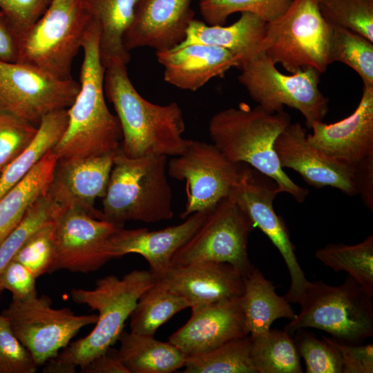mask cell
Listing matches in <instances>:
<instances>
[{"label":"cell","mask_w":373,"mask_h":373,"mask_svg":"<svg viewBox=\"0 0 373 373\" xmlns=\"http://www.w3.org/2000/svg\"><path fill=\"white\" fill-rule=\"evenodd\" d=\"M100 27L93 21L83 41L84 59L79 93L68 108L66 128L52 149L58 160H73L115 153L122 139L117 116L104 98V75L99 53Z\"/></svg>","instance_id":"obj_1"},{"label":"cell","mask_w":373,"mask_h":373,"mask_svg":"<svg viewBox=\"0 0 373 373\" xmlns=\"http://www.w3.org/2000/svg\"><path fill=\"white\" fill-rule=\"evenodd\" d=\"M104 93L116 111L122 134L119 149L126 156L174 157L191 144L192 140L182 136L185 124L179 105H159L145 99L130 80L126 64L112 61L106 67Z\"/></svg>","instance_id":"obj_2"},{"label":"cell","mask_w":373,"mask_h":373,"mask_svg":"<svg viewBox=\"0 0 373 373\" xmlns=\"http://www.w3.org/2000/svg\"><path fill=\"white\" fill-rule=\"evenodd\" d=\"M291 123L283 111L271 113L260 106L242 102L219 111L209 123L213 144L231 162L248 164L273 179L280 193L303 202L309 190L295 183L283 171L274 149L278 136Z\"/></svg>","instance_id":"obj_3"},{"label":"cell","mask_w":373,"mask_h":373,"mask_svg":"<svg viewBox=\"0 0 373 373\" xmlns=\"http://www.w3.org/2000/svg\"><path fill=\"white\" fill-rule=\"evenodd\" d=\"M149 270H133L122 278L108 275L97 280L93 289L74 288L72 300L98 312L94 329L85 337L69 343L43 368L45 373H74L118 341L124 323L140 296L155 283Z\"/></svg>","instance_id":"obj_4"},{"label":"cell","mask_w":373,"mask_h":373,"mask_svg":"<svg viewBox=\"0 0 373 373\" xmlns=\"http://www.w3.org/2000/svg\"><path fill=\"white\" fill-rule=\"evenodd\" d=\"M167 162L163 155L128 157L119 148L102 198V220L123 228L131 220L157 222L171 219L173 196Z\"/></svg>","instance_id":"obj_5"},{"label":"cell","mask_w":373,"mask_h":373,"mask_svg":"<svg viewBox=\"0 0 373 373\" xmlns=\"http://www.w3.org/2000/svg\"><path fill=\"white\" fill-rule=\"evenodd\" d=\"M298 303L300 312L284 329L291 335L314 328L347 344L373 336L372 296L349 276L339 285L309 281Z\"/></svg>","instance_id":"obj_6"},{"label":"cell","mask_w":373,"mask_h":373,"mask_svg":"<svg viewBox=\"0 0 373 373\" xmlns=\"http://www.w3.org/2000/svg\"><path fill=\"white\" fill-rule=\"evenodd\" d=\"M93 19L85 0H52L19 38L17 62L59 80L71 77L72 63Z\"/></svg>","instance_id":"obj_7"},{"label":"cell","mask_w":373,"mask_h":373,"mask_svg":"<svg viewBox=\"0 0 373 373\" xmlns=\"http://www.w3.org/2000/svg\"><path fill=\"white\" fill-rule=\"evenodd\" d=\"M331 34L318 0H292L284 14L267 23L261 51L291 73L312 68L322 74L330 64Z\"/></svg>","instance_id":"obj_8"},{"label":"cell","mask_w":373,"mask_h":373,"mask_svg":"<svg viewBox=\"0 0 373 373\" xmlns=\"http://www.w3.org/2000/svg\"><path fill=\"white\" fill-rule=\"evenodd\" d=\"M261 51L240 65L238 79L251 99L269 113L283 111L285 106L294 108L305 117L308 128L323 121L329 99L318 88L321 73L308 68L285 75Z\"/></svg>","instance_id":"obj_9"},{"label":"cell","mask_w":373,"mask_h":373,"mask_svg":"<svg viewBox=\"0 0 373 373\" xmlns=\"http://www.w3.org/2000/svg\"><path fill=\"white\" fill-rule=\"evenodd\" d=\"M254 227L229 195L206 215L194 234L175 251L171 267L204 261L228 262L244 277L254 266L248 255L249 237Z\"/></svg>","instance_id":"obj_10"},{"label":"cell","mask_w":373,"mask_h":373,"mask_svg":"<svg viewBox=\"0 0 373 373\" xmlns=\"http://www.w3.org/2000/svg\"><path fill=\"white\" fill-rule=\"evenodd\" d=\"M1 314L38 366L55 357L79 330L97 320L96 314L77 315L68 307L53 308L46 295L12 300Z\"/></svg>","instance_id":"obj_11"},{"label":"cell","mask_w":373,"mask_h":373,"mask_svg":"<svg viewBox=\"0 0 373 373\" xmlns=\"http://www.w3.org/2000/svg\"><path fill=\"white\" fill-rule=\"evenodd\" d=\"M242 165L229 160L213 143L192 140L184 153L167 162V174L186 184V202L181 219L194 213L207 215L228 197Z\"/></svg>","instance_id":"obj_12"},{"label":"cell","mask_w":373,"mask_h":373,"mask_svg":"<svg viewBox=\"0 0 373 373\" xmlns=\"http://www.w3.org/2000/svg\"><path fill=\"white\" fill-rule=\"evenodd\" d=\"M79 83L59 80L18 62L0 61V110L38 126L46 115L68 109Z\"/></svg>","instance_id":"obj_13"},{"label":"cell","mask_w":373,"mask_h":373,"mask_svg":"<svg viewBox=\"0 0 373 373\" xmlns=\"http://www.w3.org/2000/svg\"><path fill=\"white\" fill-rule=\"evenodd\" d=\"M280 193L273 179L243 164L240 178L229 195L247 214L254 227H258L279 251L290 275L289 289L299 292L308 280L296 258L288 229L274 209V200Z\"/></svg>","instance_id":"obj_14"},{"label":"cell","mask_w":373,"mask_h":373,"mask_svg":"<svg viewBox=\"0 0 373 373\" xmlns=\"http://www.w3.org/2000/svg\"><path fill=\"white\" fill-rule=\"evenodd\" d=\"M54 221V271L65 269L87 274L98 270L109 260L104 253L105 245L120 227L75 208L59 207Z\"/></svg>","instance_id":"obj_15"},{"label":"cell","mask_w":373,"mask_h":373,"mask_svg":"<svg viewBox=\"0 0 373 373\" xmlns=\"http://www.w3.org/2000/svg\"><path fill=\"white\" fill-rule=\"evenodd\" d=\"M307 131L298 122L290 123L278 136L274 149L283 168L298 173L309 185L330 186L349 196L357 195L354 166L338 161L312 146Z\"/></svg>","instance_id":"obj_16"},{"label":"cell","mask_w":373,"mask_h":373,"mask_svg":"<svg viewBox=\"0 0 373 373\" xmlns=\"http://www.w3.org/2000/svg\"><path fill=\"white\" fill-rule=\"evenodd\" d=\"M190 307V318L169 337V342L186 356L204 352L249 335L241 297Z\"/></svg>","instance_id":"obj_17"},{"label":"cell","mask_w":373,"mask_h":373,"mask_svg":"<svg viewBox=\"0 0 373 373\" xmlns=\"http://www.w3.org/2000/svg\"><path fill=\"white\" fill-rule=\"evenodd\" d=\"M115 153L57 160L48 195L60 207L75 208L102 220L95 202L106 194Z\"/></svg>","instance_id":"obj_18"},{"label":"cell","mask_w":373,"mask_h":373,"mask_svg":"<svg viewBox=\"0 0 373 373\" xmlns=\"http://www.w3.org/2000/svg\"><path fill=\"white\" fill-rule=\"evenodd\" d=\"M308 142L324 154L350 166L373 155V86L363 85L355 111L332 124L316 122Z\"/></svg>","instance_id":"obj_19"},{"label":"cell","mask_w":373,"mask_h":373,"mask_svg":"<svg viewBox=\"0 0 373 373\" xmlns=\"http://www.w3.org/2000/svg\"><path fill=\"white\" fill-rule=\"evenodd\" d=\"M205 216L194 213L179 224L157 231L119 229L106 241L105 255L111 260L128 254H140L148 262L149 271L157 280L170 268L173 254L194 234Z\"/></svg>","instance_id":"obj_20"},{"label":"cell","mask_w":373,"mask_h":373,"mask_svg":"<svg viewBox=\"0 0 373 373\" xmlns=\"http://www.w3.org/2000/svg\"><path fill=\"white\" fill-rule=\"evenodd\" d=\"M191 0H138L132 23L124 37L126 50L149 47L171 49L185 39L194 19Z\"/></svg>","instance_id":"obj_21"},{"label":"cell","mask_w":373,"mask_h":373,"mask_svg":"<svg viewBox=\"0 0 373 373\" xmlns=\"http://www.w3.org/2000/svg\"><path fill=\"white\" fill-rule=\"evenodd\" d=\"M157 281L186 298L190 307L241 297L244 279L228 262L204 261L172 266Z\"/></svg>","instance_id":"obj_22"},{"label":"cell","mask_w":373,"mask_h":373,"mask_svg":"<svg viewBox=\"0 0 373 373\" xmlns=\"http://www.w3.org/2000/svg\"><path fill=\"white\" fill-rule=\"evenodd\" d=\"M156 57L164 67V81L191 91L240 65L239 59L228 50L200 44L156 51Z\"/></svg>","instance_id":"obj_23"},{"label":"cell","mask_w":373,"mask_h":373,"mask_svg":"<svg viewBox=\"0 0 373 373\" xmlns=\"http://www.w3.org/2000/svg\"><path fill=\"white\" fill-rule=\"evenodd\" d=\"M266 25L261 18L250 12H242L238 21L227 26L209 25L194 19L185 39L175 47L193 44L219 46L233 53L240 65L261 52Z\"/></svg>","instance_id":"obj_24"},{"label":"cell","mask_w":373,"mask_h":373,"mask_svg":"<svg viewBox=\"0 0 373 373\" xmlns=\"http://www.w3.org/2000/svg\"><path fill=\"white\" fill-rule=\"evenodd\" d=\"M241 296L246 326L251 338L267 333L278 318L294 319L296 314L285 296H279L272 282L255 266L244 277Z\"/></svg>","instance_id":"obj_25"},{"label":"cell","mask_w":373,"mask_h":373,"mask_svg":"<svg viewBox=\"0 0 373 373\" xmlns=\"http://www.w3.org/2000/svg\"><path fill=\"white\" fill-rule=\"evenodd\" d=\"M138 0H85L87 11L100 27L99 53L106 68L112 61L127 64L131 56L124 37L133 21Z\"/></svg>","instance_id":"obj_26"},{"label":"cell","mask_w":373,"mask_h":373,"mask_svg":"<svg viewBox=\"0 0 373 373\" xmlns=\"http://www.w3.org/2000/svg\"><path fill=\"white\" fill-rule=\"evenodd\" d=\"M57 160L53 151H49L19 182L0 198V245L30 207L47 193Z\"/></svg>","instance_id":"obj_27"},{"label":"cell","mask_w":373,"mask_h":373,"mask_svg":"<svg viewBox=\"0 0 373 373\" xmlns=\"http://www.w3.org/2000/svg\"><path fill=\"white\" fill-rule=\"evenodd\" d=\"M118 341L119 356L129 373H171L184 365L186 356L169 341L124 330Z\"/></svg>","instance_id":"obj_28"},{"label":"cell","mask_w":373,"mask_h":373,"mask_svg":"<svg viewBox=\"0 0 373 373\" xmlns=\"http://www.w3.org/2000/svg\"><path fill=\"white\" fill-rule=\"evenodd\" d=\"M68 122V109L44 117L28 146L0 174V198L19 182L59 142Z\"/></svg>","instance_id":"obj_29"},{"label":"cell","mask_w":373,"mask_h":373,"mask_svg":"<svg viewBox=\"0 0 373 373\" xmlns=\"http://www.w3.org/2000/svg\"><path fill=\"white\" fill-rule=\"evenodd\" d=\"M187 307L190 303L186 298L156 281L142 293L131 312V332L154 336L161 325Z\"/></svg>","instance_id":"obj_30"},{"label":"cell","mask_w":373,"mask_h":373,"mask_svg":"<svg viewBox=\"0 0 373 373\" xmlns=\"http://www.w3.org/2000/svg\"><path fill=\"white\" fill-rule=\"evenodd\" d=\"M315 257L334 271H344L373 296V235L356 245L329 243Z\"/></svg>","instance_id":"obj_31"},{"label":"cell","mask_w":373,"mask_h":373,"mask_svg":"<svg viewBox=\"0 0 373 373\" xmlns=\"http://www.w3.org/2000/svg\"><path fill=\"white\" fill-rule=\"evenodd\" d=\"M250 357L257 373L303 372L292 335L271 329L251 338Z\"/></svg>","instance_id":"obj_32"},{"label":"cell","mask_w":373,"mask_h":373,"mask_svg":"<svg viewBox=\"0 0 373 373\" xmlns=\"http://www.w3.org/2000/svg\"><path fill=\"white\" fill-rule=\"evenodd\" d=\"M249 335L204 352L186 356L184 373H257L251 357Z\"/></svg>","instance_id":"obj_33"},{"label":"cell","mask_w":373,"mask_h":373,"mask_svg":"<svg viewBox=\"0 0 373 373\" xmlns=\"http://www.w3.org/2000/svg\"><path fill=\"white\" fill-rule=\"evenodd\" d=\"M331 27L329 63L346 64L357 73L363 85L373 86V42L348 29Z\"/></svg>","instance_id":"obj_34"},{"label":"cell","mask_w":373,"mask_h":373,"mask_svg":"<svg viewBox=\"0 0 373 373\" xmlns=\"http://www.w3.org/2000/svg\"><path fill=\"white\" fill-rule=\"evenodd\" d=\"M292 0H200V14L209 25H224L236 12H250L266 23L280 17Z\"/></svg>","instance_id":"obj_35"},{"label":"cell","mask_w":373,"mask_h":373,"mask_svg":"<svg viewBox=\"0 0 373 373\" xmlns=\"http://www.w3.org/2000/svg\"><path fill=\"white\" fill-rule=\"evenodd\" d=\"M318 4L329 25L354 31L373 42V0H318Z\"/></svg>","instance_id":"obj_36"},{"label":"cell","mask_w":373,"mask_h":373,"mask_svg":"<svg viewBox=\"0 0 373 373\" xmlns=\"http://www.w3.org/2000/svg\"><path fill=\"white\" fill-rule=\"evenodd\" d=\"M59 209L47 193L30 207L20 222L0 245V273L31 235L55 219Z\"/></svg>","instance_id":"obj_37"},{"label":"cell","mask_w":373,"mask_h":373,"mask_svg":"<svg viewBox=\"0 0 373 373\" xmlns=\"http://www.w3.org/2000/svg\"><path fill=\"white\" fill-rule=\"evenodd\" d=\"M54 220L46 223L31 235L12 259L24 265L37 278L54 272L56 258Z\"/></svg>","instance_id":"obj_38"},{"label":"cell","mask_w":373,"mask_h":373,"mask_svg":"<svg viewBox=\"0 0 373 373\" xmlns=\"http://www.w3.org/2000/svg\"><path fill=\"white\" fill-rule=\"evenodd\" d=\"M293 337L297 352L303 358L307 373H342L341 363L336 350L323 338L300 329Z\"/></svg>","instance_id":"obj_39"},{"label":"cell","mask_w":373,"mask_h":373,"mask_svg":"<svg viewBox=\"0 0 373 373\" xmlns=\"http://www.w3.org/2000/svg\"><path fill=\"white\" fill-rule=\"evenodd\" d=\"M38 126L0 110V174L32 142Z\"/></svg>","instance_id":"obj_40"},{"label":"cell","mask_w":373,"mask_h":373,"mask_svg":"<svg viewBox=\"0 0 373 373\" xmlns=\"http://www.w3.org/2000/svg\"><path fill=\"white\" fill-rule=\"evenodd\" d=\"M36 363L30 352L15 336L7 318L0 314V373H35Z\"/></svg>","instance_id":"obj_41"},{"label":"cell","mask_w":373,"mask_h":373,"mask_svg":"<svg viewBox=\"0 0 373 373\" xmlns=\"http://www.w3.org/2000/svg\"><path fill=\"white\" fill-rule=\"evenodd\" d=\"M51 1L0 0V10L19 37L44 15Z\"/></svg>","instance_id":"obj_42"},{"label":"cell","mask_w":373,"mask_h":373,"mask_svg":"<svg viewBox=\"0 0 373 373\" xmlns=\"http://www.w3.org/2000/svg\"><path fill=\"white\" fill-rule=\"evenodd\" d=\"M36 279L24 265L11 260L0 273V292L8 290L16 300L32 298L37 296Z\"/></svg>","instance_id":"obj_43"},{"label":"cell","mask_w":373,"mask_h":373,"mask_svg":"<svg viewBox=\"0 0 373 373\" xmlns=\"http://www.w3.org/2000/svg\"><path fill=\"white\" fill-rule=\"evenodd\" d=\"M338 352L342 373H372L373 345L347 344L333 338L323 336Z\"/></svg>","instance_id":"obj_44"},{"label":"cell","mask_w":373,"mask_h":373,"mask_svg":"<svg viewBox=\"0 0 373 373\" xmlns=\"http://www.w3.org/2000/svg\"><path fill=\"white\" fill-rule=\"evenodd\" d=\"M354 180L357 194L365 206L373 211V155L354 165Z\"/></svg>","instance_id":"obj_45"},{"label":"cell","mask_w":373,"mask_h":373,"mask_svg":"<svg viewBox=\"0 0 373 373\" xmlns=\"http://www.w3.org/2000/svg\"><path fill=\"white\" fill-rule=\"evenodd\" d=\"M80 370L82 373H129L118 350L112 346L80 367Z\"/></svg>","instance_id":"obj_46"},{"label":"cell","mask_w":373,"mask_h":373,"mask_svg":"<svg viewBox=\"0 0 373 373\" xmlns=\"http://www.w3.org/2000/svg\"><path fill=\"white\" fill-rule=\"evenodd\" d=\"M19 36L0 10V61L17 62Z\"/></svg>","instance_id":"obj_47"}]
</instances>
